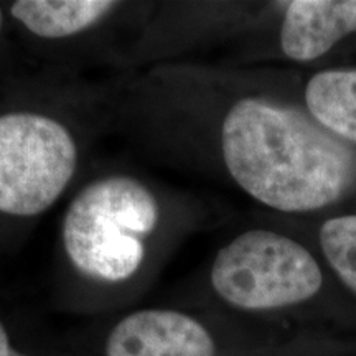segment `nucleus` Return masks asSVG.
<instances>
[{
    "label": "nucleus",
    "mask_w": 356,
    "mask_h": 356,
    "mask_svg": "<svg viewBox=\"0 0 356 356\" xmlns=\"http://www.w3.org/2000/svg\"><path fill=\"white\" fill-rule=\"evenodd\" d=\"M218 296L244 310H270L317 296L323 275L300 243L269 229H251L222 246L213 261Z\"/></svg>",
    "instance_id": "3"
},
{
    "label": "nucleus",
    "mask_w": 356,
    "mask_h": 356,
    "mask_svg": "<svg viewBox=\"0 0 356 356\" xmlns=\"http://www.w3.org/2000/svg\"><path fill=\"white\" fill-rule=\"evenodd\" d=\"M320 246L341 282L356 293V215L325 221L320 229Z\"/></svg>",
    "instance_id": "9"
},
{
    "label": "nucleus",
    "mask_w": 356,
    "mask_h": 356,
    "mask_svg": "<svg viewBox=\"0 0 356 356\" xmlns=\"http://www.w3.org/2000/svg\"><path fill=\"white\" fill-rule=\"evenodd\" d=\"M2 24H3V15H2V10H0V30H2Z\"/></svg>",
    "instance_id": "11"
},
{
    "label": "nucleus",
    "mask_w": 356,
    "mask_h": 356,
    "mask_svg": "<svg viewBox=\"0 0 356 356\" xmlns=\"http://www.w3.org/2000/svg\"><path fill=\"white\" fill-rule=\"evenodd\" d=\"M159 216L157 198L136 178L113 175L91 181L65 213L66 256L91 279H131L144 261V241L157 228Z\"/></svg>",
    "instance_id": "2"
},
{
    "label": "nucleus",
    "mask_w": 356,
    "mask_h": 356,
    "mask_svg": "<svg viewBox=\"0 0 356 356\" xmlns=\"http://www.w3.org/2000/svg\"><path fill=\"white\" fill-rule=\"evenodd\" d=\"M115 7L113 0H19L10 13L37 37L60 40L99 24Z\"/></svg>",
    "instance_id": "7"
},
{
    "label": "nucleus",
    "mask_w": 356,
    "mask_h": 356,
    "mask_svg": "<svg viewBox=\"0 0 356 356\" xmlns=\"http://www.w3.org/2000/svg\"><path fill=\"white\" fill-rule=\"evenodd\" d=\"M0 356H25L12 348L10 341H8V335L2 323H0Z\"/></svg>",
    "instance_id": "10"
},
{
    "label": "nucleus",
    "mask_w": 356,
    "mask_h": 356,
    "mask_svg": "<svg viewBox=\"0 0 356 356\" xmlns=\"http://www.w3.org/2000/svg\"><path fill=\"white\" fill-rule=\"evenodd\" d=\"M305 104L320 126L356 144V68L327 70L312 76Z\"/></svg>",
    "instance_id": "8"
},
{
    "label": "nucleus",
    "mask_w": 356,
    "mask_h": 356,
    "mask_svg": "<svg viewBox=\"0 0 356 356\" xmlns=\"http://www.w3.org/2000/svg\"><path fill=\"white\" fill-rule=\"evenodd\" d=\"M221 150L249 197L286 213L314 211L356 188V150L293 106L244 97L226 114Z\"/></svg>",
    "instance_id": "1"
},
{
    "label": "nucleus",
    "mask_w": 356,
    "mask_h": 356,
    "mask_svg": "<svg viewBox=\"0 0 356 356\" xmlns=\"http://www.w3.org/2000/svg\"><path fill=\"white\" fill-rule=\"evenodd\" d=\"M355 32L356 0H293L284 13L280 47L291 60L312 61Z\"/></svg>",
    "instance_id": "6"
},
{
    "label": "nucleus",
    "mask_w": 356,
    "mask_h": 356,
    "mask_svg": "<svg viewBox=\"0 0 356 356\" xmlns=\"http://www.w3.org/2000/svg\"><path fill=\"white\" fill-rule=\"evenodd\" d=\"M202 323L177 310H140L122 318L106 343L108 356H215Z\"/></svg>",
    "instance_id": "5"
},
{
    "label": "nucleus",
    "mask_w": 356,
    "mask_h": 356,
    "mask_svg": "<svg viewBox=\"0 0 356 356\" xmlns=\"http://www.w3.org/2000/svg\"><path fill=\"white\" fill-rule=\"evenodd\" d=\"M78 165L74 137L51 115H0V213L35 216L56 203Z\"/></svg>",
    "instance_id": "4"
}]
</instances>
